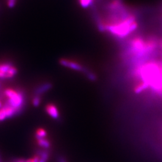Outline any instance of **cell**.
Masks as SVG:
<instances>
[{
  "label": "cell",
  "instance_id": "cell-1",
  "mask_svg": "<svg viewBox=\"0 0 162 162\" xmlns=\"http://www.w3.org/2000/svg\"><path fill=\"white\" fill-rule=\"evenodd\" d=\"M126 61L134 93L162 100V43L153 52Z\"/></svg>",
  "mask_w": 162,
  "mask_h": 162
},
{
  "label": "cell",
  "instance_id": "cell-2",
  "mask_svg": "<svg viewBox=\"0 0 162 162\" xmlns=\"http://www.w3.org/2000/svg\"><path fill=\"white\" fill-rule=\"evenodd\" d=\"M4 97L6 98L5 103L13 107L18 112L21 113L25 105V95L23 90L21 89H15L7 88L4 91Z\"/></svg>",
  "mask_w": 162,
  "mask_h": 162
},
{
  "label": "cell",
  "instance_id": "cell-3",
  "mask_svg": "<svg viewBox=\"0 0 162 162\" xmlns=\"http://www.w3.org/2000/svg\"><path fill=\"white\" fill-rule=\"evenodd\" d=\"M18 73V68L12 63L4 62L0 64V80L12 79Z\"/></svg>",
  "mask_w": 162,
  "mask_h": 162
},
{
  "label": "cell",
  "instance_id": "cell-4",
  "mask_svg": "<svg viewBox=\"0 0 162 162\" xmlns=\"http://www.w3.org/2000/svg\"><path fill=\"white\" fill-rule=\"evenodd\" d=\"M59 63L61 65L70 68L71 70H73L77 71H81L84 72L85 67H84L81 64L79 63L74 61V60H70L67 58H61L60 60Z\"/></svg>",
  "mask_w": 162,
  "mask_h": 162
},
{
  "label": "cell",
  "instance_id": "cell-5",
  "mask_svg": "<svg viewBox=\"0 0 162 162\" xmlns=\"http://www.w3.org/2000/svg\"><path fill=\"white\" fill-rule=\"evenodd\" d=\"M45 111L52 118L58 120L60 118V112L55 104L52 103L48 104L45 107Z\"/></svg>",
  "mask_w": 162,
  "mask_h": 162
},
{
  "label": "cell",
  "instance_id": "cell-6",
  "mask_svg": "<svg viewBox=\"0 0 162 162\" xmlns=\"http://www.w3.org/2000/svg\"><path fill=\"white\" fill-rule=\"evenodd\" d=\"M52 87V84L51 82H45L40 85H38L34 90V95L41 96L42 94L46 93L49 90H50Z\"/></svg>",
  "mask_w": 162,
  "mask_h": 162
},
{
  "label": "cell",
  "instance_id": "cell-7",
  "mask_svg": "<svg viewBox=\"0 0 162 162\" xmlns=\"http://www.w3.org/2000/svg\"><path fill=\"white\" fill-rule=\"evenodd\" d=\"M37 143L39 147L44 150H48L51 146V143L50 141L47 139V137L37 140Z\"/></svg>",
  "mask_w": 162,
  "mask_h": 162
},
{
  "label": "cell",
  "instance_id": "cell-8",
  "mask_svg": "<svg viewBox=\"0 0 162 162\" xmlns=\"http://www.w3.org/2000/svg\"><path fill=\"white\" fill-rule=\"evenodd\" d=\"M47 136H48V132L43 128L37 129L35 133V136L37 140L43 138H46L47 137Z\"/></svg>",
  "mask_w": 162,
  "mask_h": 162
},
{
  "label": "cell",
  "instance_id": "cell-9",
  "mask_svg": "<svg viewBox=\"0 0 162 162\" xmlns=\"http://www.w3.org/2000/svg\"><path fill=\"white\" fill-rule=\"evenodd\" d=\"M94 0H79V2L82 7L87 8L90 7Z\"/></svg>",
  "mask_w": 162,
  "mask_h": 162
},
{
  "label": "cell",
  "instance_id": "cell-10",
  "mask_svg": "<svg viewBox=\"0 0 162 162\" xmlns=\"http://www.w3.org/2000/svg\"><path fill=\"white\" fill-rule=\"evenodd\" d=\"M41 101V97L40 96H37V95H34L32 98V105L34 107H38Z\"/></svg>",
  "mask_w": 162,
  "mask_h": 162
},
{
  "label": "cell",
  "instance_id": "cell-11",
  "mask_svg": "<svg viewBox=\"0 0 162 162\" xmlns=\"http://www.w3.org/2000/svg\"><path fill=\"white\" fill-rule=\"evenodd\" d=\"M16 2H17V0H7V5L9 7H13L16 4Z\"/></svg>",
  "mask_w": 162,
  "mask_h": 162
},
{
  "label": "cell",
  "instance_id": "cell-12",
  "mask_svg": "<svg viewBox=\"0 0 162 162\" xmlns=\"http://www.w3.org/2000/svg\"><path fill=\"white\" fill-rule=\"evenodd\" d=\"M57 162H67L65 158L63 156H59L58 157H57Z\"/></svg>",
  "mask_w": 162,
  "mask_h": 162
},
{
  "label": "cell",
  "instance_id": "cell-13",
  "mask_svg": "<svg viewBox=\"0 0 162 162\" xmlns=\"http://www.w3.org/2000/svg\"><path fill=\"white\" fill-rule=\"evenodd\" d=\"M27 160L24 159H13L12 162H27Z\"/></svg>",
  "mask_w": 162,
  "mask_h": 162
},
{
  "label": "cell",
  "instance_id": "cell-14",
  "mask_svg": "<svg viewBox=\"0 0 162 162\" xmlns=\"http://www.w3.org/2000/svg\"><path fill=\"white\" fill-rule=\"evenodd\" d=\"M2 106H3V103H2V101H1V100L0 99V109L2 107Z\"/></svg>",
  "mask_w": 162,
  "mask_h": 162
},
{
  "label": "cell",
  "instance_id": "cell-15",
  "mask_svg": "<svg viewBox=\"0 0 162 162\" xmlns=\"http://www.w3.org/2000/svg\"><path fill=\"white\" fill-rule=\"evenodd\" d=\"M39 162H47V161L45 160H43V159L40 158V161H39Z\"/></svg>",
  "mask_w": 162,
  "mask_h": 162
}]
</instances>
